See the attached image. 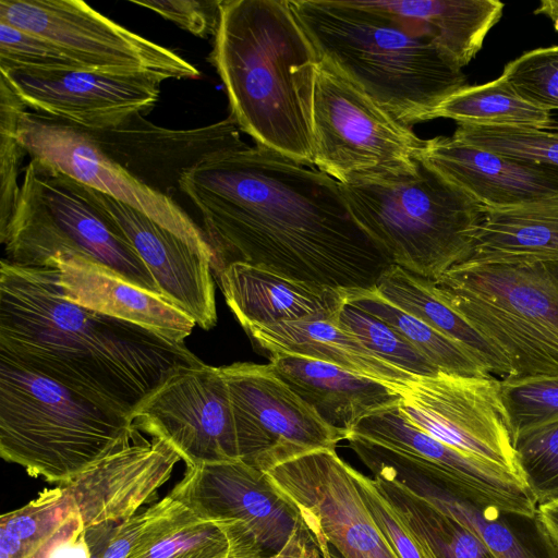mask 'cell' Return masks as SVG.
I'll return each mask as SVG.
<instances>
[{
  "mask_svg": "<svg viewBox=\"0 0 558 558\" xmlns=\"http://www.w3.org/2000/svg\"><path fill=\"white\" fill-rule=\"evenodd\" d=\"M180 191L197 208L215 278L243 263L342 290L375 289L393 265L354 218L339 182L256 145L215 154Z\"/></svg>",
  "mask_w": 558,
  "mask_h": 558,
  "instance_id": "obj_1",
  "label": "cell"
},
{
  "mask_svg": "<svg viewBox=\"0 0 558 558\" xmlns=\"http://www.w3.org/2000/svg\"><path fill=\"white\" fill-rule=\"evenodd\" d=\"M0 355L128 417L173 371L202 362L184 343L66 300L56 264L3 258Z\"/></svg>",
  "mask_w": 558,
  "mask_h": 558,
  "instance_id": "obj_2",
  "label": "cell"
},
{
  "mask_svg": "<svg viewBox=\"0 0 558 558\" xmlns=\"http://www.w3.org/2000/svg\"><path fill=\"white\" fill-rule=\"evenodd\" d=\"M209 60L240 131L256 145L314 165L319 58L290 0H222Z\"/></svg>",
  "mask_w": 558,
  "mask_h": 558,
  "instance_id": "obj_3",
  "label": "cell"
},
{
  "mask_svg": "<svg viewBox=\"0 0 558 558\" xmlns=\"http://www.w3.org/2000/svg\"><path fill=\"white\" fill-rule=\"evenodd\" d=\"M325 61L399 122L433 120L436 108L466 86L462 69L426 36L363 0H290Z\"/></svg>",
  "mask_w": 558,
  "mask_h": 558,
  "instance_id": "obj_4",
  "label": "cell"
},
{
  "mask_svg": "<svg viewBox=\"0 0 558 558\" xmlns=\"http://www.w3.org/2000/svg\"><path fill=\"white\" fill-rule=\"evenodd\" d=\"M339 184L356 221L395 265L436 280L471 255L485 207L422 159L413 171Z\"/></svg>",
  "mask_w": 558,
  "mask_h": 558,
  "instance_id": "obj_5",
  "label": "cell"
},
{
  "mask_svg": "<svg viewBox=\"0 0 558 558\" xmlns=\"http://www.w3.org/2000/svg\"><path fill=\"white\" fill-rule=\"evenodd\" d=\"M133 427L130 417L0 355V454L31 476L66 483Z\"/></svg>",
  "mask_w": 558,
  "mask_h": 558,
  "instance_id": "obj_6",
  "label": "cell"
},
{
  "mask_svg": "<svg viewBox=\"0 0 558 558\" xmlns=\"http://www.w3.org/2000/svg\"><path fill=\"white\" fill-rule=\"evenodd\" d=\"M434 282L504 354L507 378L558 377V260L463 262Z\"/></svg>",
  "mask_w": 558,
  "mask_h": 558,
  "instance_id": "obj_7",
  "label": "cell"
},
{
  "mask_svg": "<svg viewBox=\"0 0 558 558\" xmlns=\"http://www.w3.org/2000/svg\"><path fill=\"white\" fill-rule=\"evenodd\" d=\"M7 262L50 266L73 254L101 264L128 281L160 293L150 271L94 190L51 165L31 158L12 216L0 231Z\"/></svg>",
  "mask_w": 558,
  "mask_h": 558,
  "instance_id": "obj_8",
  "label": "cell"
},
{
  "mask_svg": "<svg viewBox=\"0 0 558 558\" xmlns=\"http://www.w3.org/2000/svg\"><path fill=\"white\" fill-rule=\"evenodd\" d=\"M314 165L339 183L413 171L426 140L319 60L313 100Z\"/></svg>",
  "mask_w": 558,
  "mask_h": 558,
  "instance_id": "obj_9",
  "label": "cell"
},
{
  "mask_svg": "<svg viewBox=\"0 0 558 558\" xmlns=\"http://www.w3.org/2000/svg\"><path fill=\"white\" fill-rule=\"evenodd\" d=\"M347 440L367 468L390 466L505 512L537 514L536 502L517 474L432 437L409 423L398 404L362 418Z\"/></svg>",
  "mask_w": 558,
  "mask_h": 558,
  "instance_id": "obj_10",
  "label": "cell"
},
{
  "mask_svg": "<svg viewBox=\"0 0 558 558\" xmlns=\"http://www.w3.org/2000/svg\"><path fill=\"white\" fill-rule=\"evenodd\" d=\"M0 20L36 34L83 69L159 82L197 78L189 61L100 14L81 0H1Z\"/></svg>",
  "mask_w": 558,
  "mask_h": 558,
  "instance_id": "obj_11",
  "label": "cell"
},
{
  "mask_svg": "<svg viewBox=\"0 0 558 558\" xmlns=\"http://www.w3.org/2000/svg\"><path fill=\"white\" fill-rule=\"evenodd\" d=\"M169 495L222 530L231 558H269L305 524L298 507L243 460L186 466Z\"/></svg>",
  "mask_w": 558,
  "mask_h": 558,
  "instance_id": "obj_12",
  "label": "cell"
},
{
  "mask_svg": "<svg viewBox=\"0 0 558 558\" xmlns=\"http://www.w3.org/2000/svg\"><path fill=\"white\" fill-rule=\"evenodd\" d=\"M233 410L240 459L265 470L293 457L336 449L348 434L326 424L271 364L220 366Z\"/></svg>",
  "mask_w": 558,
  "mask_h": 558,
  "instance_id": "obj_13",
  "label": "cell"
},
{
  "mask_svg": "<svg viewBox=\"0 0 558 558\" xmlns=\"http://www.w3.org/2000/svg\"><path fill=\"white\" fill-rule=\"evenodd\" d=\"M338 558H400L373 519L336 449H318L262 470Z\"/></svg>",
  "mask_w": 558,
  "mask_h": 558,
  "instance_id": "obj_14",
  "label": "cell"
},
{
  "mask_svg": "<svg viewBox=\"0 0 558 558\" xmlns=\"http://www.w3.org/2000/svg\"><path fill=\"white\" fill-rule=\"evenodd\" d=\"M392 389L402 397L398 409L409 423L521 478L500 396V379L440 372L432 377L414 376Z\"/></svg>",
  "mask_w": 558,
  "mask_h": 558,
  "instance_id": "obj_15",
  "label": "cell"
},
{
  "mask_svg": "<svg viewBox=\"0 0 558 558\" xmlns=\"http://www.w3.org/2000/svg\"><path fill=\"white\" fill-rule=\"evenodd\" d=\"M130 418L140 430L167 441L186 466L241 460L220 367L201 362L177 368Z\"/></svg>",
  "mask_w": 558,
  "mask_h": 558,
  "instance_id": "obj_16",
  "label": "cell"
},
{
  "mask_svg": "<svg viewBox=\"0 0 558 558\" xmlns=\"http://www.w3.org/2000/svg\"><path fill=\"white\" fill-rule=\"evenodd\" d=\"M19 138L31 158L40 159L80 183L106 194L157 221L214 264L203 230L173 201L137 181L110 158L83 129L26 111Z\"/></svg>",
  "mask_w": 558,
  "mask_h": 558,
  "instance_id": "obj_17",
  "label": "cell"
},
{
  "mask_svg": "<svg viewBox=\"0 0 558 558\" xmlns=\"http://www.w3.org/2000/svg\"><path fill=\"white\" fill-rule=\"evenodd\" d=\"M1 77L27 108L86 131L116 128L158 102L160 83L88 70H12Z\"/></svg>",
  "mask_w": 558,
  "mask_h": 558,
  "instance_id": "obj_18",
  "label": "cell"
},
{
  "mask_svg": "<svg viewBox=\"0 0 558 558\" xmlns=\"http://www.w3.org/2000/svg\"><path fill=\"white\" fill-rule=\"evenodd\" d=\"M86 132L137 181L169 197L180 191L186 171L215 154L246 145L230 114L204 126L174 130L135 113L116 128Z\"/></svg>",
  "mask_w": 558,
  "mask_h": 558,
  "instance_id": "obj_19",
  "label": "cell"
},
{
  "mask_svg": "<svg viewBox=\"0 0 558 558\" xmlns=\"http://www.w3.org/2000/svg\"><path fill=\"white\" fill-rule=\"evenodd\" d=\"M180 460L167 441L159 437L148 440L134 425L107 454L59 485L74 500L85 529L117 523L136 514Z\"/></svg>",
  "mask_w": 558,
  "mask_h": 558,
  "instance_id": "obj_20",
  "label": "cell"
},
{
  "mask_svg": "<svg viewBox=\"0 0 558 558\" xmlns=\"http://www.w3.org/2000/svg\"><path fill=\"white\" fill-rule=\"evenodd\" d=\"M150 271L162 295L209 330L217 324L211 262L143 213L94 190Z\"/></svg>",
  "mask_w": 558,
  "mask_h": 558,
  "instance_id": "obj_21",
  "label": "cell"
},
{
  "mask_svg": "<svg viewBox=\"0 0 558 558\" xmlns=\"http://www.w3.org/2000/svg\"><path fill=\"white\" fill-rule=\"evenodd\" d=\"M421 159L485 208L558 196L557 178L453 135L426 140Z\"/></svg>",
  "mask_w": 558,
  "mask_h": 558,
  "instance_id": "obj_22",
  "label": "cell"
},
{
  "mask_svg": "<svg viewBox=\"0 0 558 558\" xmlns=\"http://www.w3.org/2000/svg\"><path fill=\"white\" fill-rule=\"evenodd\" d=\"M63 296L83 307L132 323L169 340L184 343L195 322L165 295L145 290L108 267L73 254H59Z\"/></svg>",
  "mask_w": 558,
  "mask_h": 558,
  "instance_id": "obj_23",
  "label": "cell"
},
{
  "mask_svg": "<svg viewBox=\"0 0 558 558\" xmlns=\"http://www.w3.org/2000/svg\"><path fill=\"white\" fill-rule=\"evenodd\" d=\"M216 280L242 328L295 320L337 323L349 291L294 280L243 263L227 266Z\"/></svg>",
  "mask_w": 558,
  "mask_h": 558,
  "instance_id": "obj_24",
  "label": "cell"
},
{
  "mask_svg": "<svg viewBox=\"0 0 558 558\" xmlns=\"http://www.w3.org/2000/svg\"><path fill=\"white\" fill-rule=\"evenodd\" d=\"M375 478L392 482L451 518L496 558H558L536 517L505 512L438 486L421 476L385 465L368 468Z\"/></svg>",
  "mask_w": 558,
  "mask_h": 558,
  "instance_id": "obj_25",
  "label": "cell"
},
{
  "mask_svg": "<svg viewBox=\"0 0 558 558\" xmlns=\"http://www.w3.org/2000/svg\"><path fill=\"white\" fill-rule=\"evenodd\" d=\"M268 359L279 377L326 424L348 437L362 418L402 400L391 387L327 362L283 353Z\"/></svg>",
  "mask_w": 558,
  "mask_h": 558,
  "instance_id": "obj_26",
  "label": "cell"
},
{
  "mask_svg": "<svg viewBox=\"0 0 558 558\" xmlns=\"http://www.w3.org/2000/svg\"><path fill=\"white\" fill-rule=\"evenodd\" d=\"M254 345L267 356L283 353L327 362L373 378L391 388L413 379L407 373L368 350L362 341L329 320L281 322L243 328Z\"/></svg>",
  "mask_w": 558,
  "mask_h": 558,
  "instance_id": "obj_27",
  "label": "cell"
},
{
  "mask_svg": "<svg viewBox=\"0 0 558 558\" xmlns=\"http://www.w3.org/2000/svg\"><path fill=\"white\" fill-rule=\"evenodd\" d=\"M428 37L456 65L463 68L480 51L499 21L504 3L496 0L364 1Z\"/></svg>",
  "mask_w": 558,
  "mask_h": 558,
  "instance_id": "obj_28",
  "label": "cell"
},
{
  "mask_svg": "<svg viewBox=\"0 0 558 558\" xmlns=\"http://www.w3.org/2000/svg\"><path fill=\"white\" fill-rule=\"evenodd\" d=\"M535 260H558V196L505 208H485L471 255L464 262Z\"/></svg>",
  "mask_w": 558,
  "mask_h": 558,
  "instance_id": "obj_29",
  "label": "cell"
},
{
  "mask_svg": "<svg viewBox=\"0 0 558 558\" xmlns=\"http://www.w3.org/2000/svg\"><path fill=\"white\" fill-rule=\"evenodd\" d=\"M376 291L385 300L463 345L492 376L505 379L511 375L504 354L440 298L434 280L393 264L379 279Z\"/></svg>",
  "mask_w": 558,
  "mask_h": 558,
  "instance_id": "obj_30",
  "label": "cell"
},
{
  "mask_svg": "<svg viewBox=\"0 0 558 558\" xmlns=\"http://www.w3.org/2000/svg\"><path fill=\"white\" fill-rule=\"evenodd\" d=\"M448 118L478 126L553 128L551 111L521 97L500 75L482 85L464 86L434 111L433 119Z\"/></svg>",
  "mask_w": 558,
  "mask_h": 558,
  "instance_id": "obj_31",
  "label": "cell"
},
{
  "mask_svg": "<svg viewBox=\"0 0 558 558\" xmlns=\"http://www.w3.org/2000/svg\"><path fill=\"white\" fill-rule=\"evenodd\" d=\"M347 303L389 324L439 372L463 377L492 376L463 345L385 300L376 288L349 290Z\"/></svg>",
  "mask_w": 558,
  "mask_h": 558,
  "instance_id": "obj_32",
  "label": "cell"
},
{
  "mask_svg": "<svg viewBox=\"0 0 558 558\" xmlns=\"http://www.w3.org/2000/svg\"><path fill=\"white\" fill-rule=\"evenodd\" d=\"M129 558H231L222 530L171 496L147 536Z\"/></svg>",
  "mask_w": 558,
  "mask_h": 558,
  "instance_id": "obj_33",
  "label": "cell"
},
{
  "mask_svg": "<svg viewBox=\"0 0 558 558\" xmlns=\"http://www.w3.org/2000/svg\"><path fill=\"white\" fill-rule=\"evenodd\" d=\"M76 505L61 485L40 492L0 518V558H27L73 513Z\"/></svg>",
  "mask_w": 558,
  "mask_h": 558,
  "instance_id": "obj_34",
  "label": "cell"
},
{
  "mask_svg": "<svg viewBox=\"0 0 558 558\" xmlns=\"http://www.w3.org/2000/svg\"><path fill=\"white\" fill-rule=\"evenodd\" d=\"M375 480L436 558H496L482 542L451 518L415 498L399 485Z\"/></svg>",
  "mask_w": 558,
  "mask_h": 558,
  "instance_id": "obj_35",
  "label": "cell"
},
{
  "mask_svg": "<svg viewBox=\"0 0 558 558\" xmlns=\"http://www.w3.org/2000/svg\"><path fill=\"white\" fill-rule=\"evenodd\" d=\"M453 136L558 179V125L541 130L459 124Z\"/></svg>",
  "mask_w": 558,
  "mask_h": 558,
  "instance_id": "obj_36",
  "label": "cell"
},
{
  "mask_svg": "<svg viewBox=\"0 0 558 558\" xmlns=\"http://www.w3.org/2000/svg\"><path fill=\"white\" fill-rule=\"evenodd\" d=\"M337 324L393 366L415 376H436L440 372L389 324L345 302Z\"/></svg>",
  "mask_w": 558,
  "mask_h": 558,
  "instance_id": "obj_37",
  "label": "cell"
},
{
  "mask_svg": "<svg viewBox=\"0 0 558 558\" xmlns=\"http://www.w3.org/2000/svg\"><path fill=\"white\" fill-rule=\"evenodd\" d=\"M519 474L537 507L558 501V421L512 439Z\"/></svg>",
  "mask_w": 558,
  "mask_h": 558,
  "instance_id": "obj_38",
  "label": "cell"
},
{
  "mask_svg": "<svg viewBox=\"0 0 558 558\" xmlns=\"http://www.w3.org/2000/svg\"><path fill=\"white\" fill-rule=\"evenodd\" d=\"M511 438L558 421V377L500 379Z\"/></svg>",
  "mask_w": 558,
  "mask_h": 558,
  "instance_id": "obj_39",
  "label": "cell"
},
{
  "mask_svg": "<svg viewBox=\"0 0 558 558\" xmlns=\"http://www.w3.org/2000/svg\"><path fill=\"white\" fill-rule=\"evenodd\" d=\"M26 109L0 77V231L7 227L20 192V166L27 151L19 138V125Z\"/></svg>",
  "mask_w": 558,
  "mask_h": 558,
  "instance_id": "obj_40",
  "label": "cell"
},
{
  "mask_svg": "<svg viewBox=\"0 0 558 558\" xmlns=\"http://www.w3.org/2000/svg\"><path fill=\"white\" fill-rule=\"evenodd\" d=\"M352 475L373 519L400 558H436L374 477L371 478L354 468Z\"/></svg>",
  "mask_w": 558,
  "mask_h": 558,
  "instance_id": "obj_41",
  "label": "cell"
},
{
  "mask_svg": "<svg viewBox=\"0 0 558 558\" xmlns=\"http://www.w3.org/2000/svg\"><path fill=\"white\" fill-rule=\"evenodd\" d=\"M501 75L524 99L549 111L558 109V46L523 53Z\"/></svg>",
  "mask_w": 558,
  "mask_h": 558,
  "instance_id": "obj_42",
  "label": "cell"
},
{
  "mask_svg": "<svg viewBox=\"0 0 558 558\" xmlns=\"http://www.w3.org/2000/svg\"><path fill=\"white\" fill-rule=\"evenodd\" d=\"M85 70L43 37L0 20V71Z\"/></svg>",
  "mask_w": 558,
  "mask_h": 558,
  "instance_id": "obj_43",
  "label": "cell"
},
{
  "mask_svg": "<svg viewBox=\"0 0 558 558\" xmlns=\"http://www.w3.org/2000/svg\"><path fill=\"white\" fill-rule=\"evenodd\" d=\"M167 495L140 513L117 523L86 527V539L92 558H129L167 509Z\"/></svg>",
  "mask_w": 558,
  "mask_h": 558,
  "instance_id": "obj_44",
  "label": "cell"
},
{
  "mask_svg": "<svg viewBox=\"0 0 558 558\" xmlns=\"http://www.w3.org/2000/svg\"><path fill=\"white\" fill-rule=\"evenodd\" d=\"M131 2L156 12L195 36L207 37L216 33L222 0H132Z\"/></svg>",
  "mask_w": 558,
  "mask_h": 558,
  "instance_id": "obj_45",
  "label": "cell"
},
{
  "mask_svg": "<svg viewBox=\"0 0 558 558\" xmlns=\"http://www.w3.org/2000/svg\"><path fill=\"white\" fill-rule=\"evenodd\" d=\"M27 558H92L80 512L73 513Z\"/></svg>",
  "mask_w": 558,
  "mask_h": 558,
  "instance_id": "obj_46",
  "label": "cell"
},
{
  "mask_svg": "<svg viewBox=\"0 0 558 558\" xmlns=\"http://www.w3.org/2000/svg\"><path fill=\"white\" fill-rule=\"evenodd\" d=\"M269 558H323L318 544L306 525L295 530L282 549Z\"/></svg>",
  "mask_w": 558,
  "mask_h": 558,
  "instance_id": "obj_47",
  "label": "cell"
},
{
  "mask_svg": "<svg viewBox=\"0 0 558 558\" xmlns=\"http://www.w3.org/2000/svg\"><path fill=\"white\" fill-rule=\"evenodd\" d=\"M537 519L558 551V501L538 506Z\"/></svg>",
  "mask_w": 558,
  "mask_h": 558,
  "instance_id": "obj_48",
  "label": "cell"
},
{
  "mask_svg": "<svg viewBox=\"0 0 558 558\" xmlns=\"http://www.w3.org/2000/svg\"><path fill=\"white\" fill-rule=\"evenodd\" d=\"M535 13H542L548 16L553 21L555 28L558 31V1H542Z\"/></svg>",
  "mask_w": 558,
  "mask_h": 558,
  "instance_id": "obj_49",
  "label": "cell"
},
{
  "mask_svg": "<svg viewBox=\"0 0 558 558\" xmlns=\"http://www.w3.org/2000/svg\"><path fill=\"white\" fill-rule=\"evenodd\" d=\"M322 553L323 558H337L332 553L331 548L324 541H316Z\"/></svg>",
  "mask_w": 558,
  "mask_h": 558,
  "instance_id": "obj_50",
  "label": "cell"
},
{
  "mask_svg": "<svg viewBox=\"0 0 558 558\" xmlns=\"http://www.w3.org/2000/svg\"><path fill=\"white\" fill-rule=\"evenodd\" d=\"M338 558V557H337Z\"/></svg>",
  "mask_w": 558,
  "mask_h": 558,
  "instance_id": "obj_51",
  "label": "cell"
}]
</instances>
